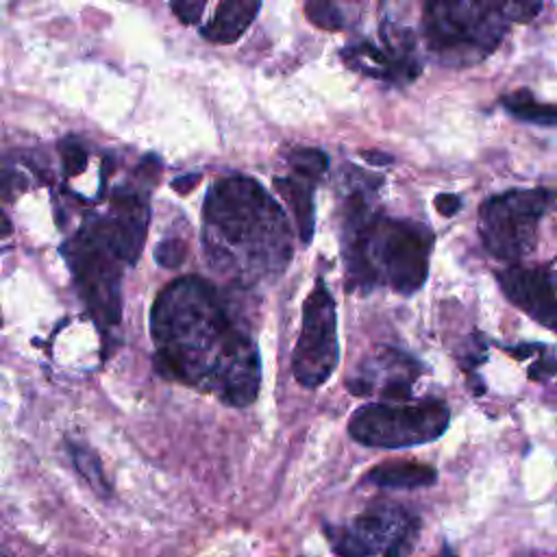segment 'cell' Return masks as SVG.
I'll use <instances>...</instances> for the list:
<instances>
[{
	"label": "cell",
	"mask_w": 557,
	"mask_h": 557,
	"mask_svg": "<svg viewBox=\"0 0 557 557\" xmlns=\"http://www.w3.org/2000/svg\"><path fill=\"white\" fill-rule=\"evenodd\" d=\"M198 181H200V174H185L172 181V189H176L178 194H187L194 185H198Z\"/></svg>",
	"instance_id": "26"
},
{
	"label": "cell",
	"mask_w": 557,
	"mask_h": 557,
	"mask_svg": "<svg viewBox=\"0 0 557 557\" xmlns=\"http://www.w3.org/2000/svg\"><path fill=\"white\" fill-rule=\"evenodd\" d=\"M61 255L98 324H117L122 313V265L126 263L109 233L104 218L85 222L81 231L61 246Z\"/></svg>",
	"instance_id": "5"
},
{
	"label": "cell",
	"mask_w": 557,
	"mask_h": 557,
	"mask_svg": "<svg viewBox=\"0 0 557 557\" xmlns=\"http://www.w3.org/2000/svg\"><path fill=\"white\" fill-rule=\"evenodd\" d=\"M67 453H70L76 470L81 472V476L91 485V490L107 498L111 494V487L107 483V476H104L98 455L89 446H83L78 442H67Z\"/></svg>",
	"instance_id": "16"
},
{
	"label": "cell",
	"mask_w": 557,
	"mask_h": 557,
	"mask_svg": "<svg viewBox=\"0 0 557 557\" xmlns=\"http://www.w3.org/2000/svg\"><path fill=\"white\" fill-rule=\"evenodd\" d=\"M185 252H187L185 244H183L181 239L172 237V239H163V242L157 246L154 259H157L161 265H165V268H178V265L183 263V259H185Z\"/></svg>",
	"instance_id": "21"
},
{
	"label": "cell",
	"mask_w": 557,
	"mask_h": 557,
	"mask_svg": "<svg viewBox=\"0 0 557 557\" xmlns=\"http://www.w3.org/2000/svg\"><path fill=\"white\" fill-rule=\"evenodd\" d=\"M324 529L339 557H405L418 537L420 520L403 505L376 500L348 524Z\"/></svg>",
	"instance_id": "8"
},
{
	"label": "cell",
	"mask_w": 557,
	"mask_h": 557,
	"mask_svg": "<svg viewBox=\"0 0 557 557\" xmlns=\"http://www.w3.org/2000/svg\"><path fill=\"white\" fill-rule=\"evenodd\" d=\"M261 9V0H220L209 24L200 35L213 44H233L252 24Z\"/></svg>",
	"instance_id": "12"
},
{
	"label": "cell",
	"mask_w": 557,
	"mask_h": 557,
	"mask_svg": "<svg viewBox=\"0 0 557 557\" xmlns=\"http://www.w3.org/2000/svg\"><path fill=\"white\" fill-rule=\"evenodd\" d=\"M503 294L529 313L535 322L553 329L557 322L555 302V274L550 265L546 268H520L511 265L498 274Z\"/></svg>",
	"instance_id": "11"
},
{
	"label": "cell",
	"mask_w": 557,
	"mask_h": 557,
	"mask_svg": "<svg viewBox=\"0 0 557 557\" xmlns=\"http://www.w3.org/2000/svg\"><path fill=\"white\" fill-rule=\"evenodd\" d=\"M553 374H555V361H553V357L540 359V361L529 370V376H531V379H542V381L550 379Z\"/></svg>",
	"instance_id": "25"
},
{
	"label": "cell",
	"mask_w": 557,
	"mask_h": 557,
	"mask_svg": "<svg viewBox=\"0 0 557 557\" xmlns=\"http://www.w3.org/2000/svg\"><path fill=\"white\" fill-rule=\"evenodd\" d=\"M363 479L379 487L416 490V487L433 485L437 479V472L433 466L420 463V461H387L368 470Z\"/></svg>",
	"instance_id": "13"
},
{
	"label": "cell",
	"mask_w": 557,
	"mask_h": 557,
	"mask_svg": "<svg viewBox=\"0 0 557 557\" xmlns=\"http://www.w3.org/2000/svg\"><path fill=\"white\" fill-rule=\"evenodd\" d=\"M207 0H172V11L183 24H196L205 13Z\"/></svg>",
	"instance_id": "23"
},
{
	"label": "cell",
	"mask_w": 557,
	"mask_h": 557,
	"mask_svg": "<svg viewBox=\"0 0 557 557\" xmlns=\"http://www.w3.org/2000/svg\"><path fill=\"white\" fill-rule=\"evenodd\" d=\"M0 557H2V555H0Z\"/></svg>",
	"instance_id": "30"
},
{
	"label": "cell",
	"mask_w": 557,
	"mask_h": 557,
	"mask_svg": "<svg viewBox=\"0 0 557 557\" xmlns=\"http://www.w3.org/2000/svg\"><path fill=\"white\" fill-rule=\"evenodd\" d=\"M339 359L335 302L322 278L302 305V324L294 348V376L302 387H320L335 372Z\"/></svg>",
	"instance_id": "9"
},
{
	"label": "cell",
	"mask_w": 557,
	"mask_h": 557,
	"mask_svg": "<svg viewBox=\"0 0 557 557\" xmlns=\"http://www.w3.org/2000/svg\"><path fill=\"white\" fill-rule=\"evenodd\" d=\"M342 59L355 72L396 85L411 83L420 74L413 33L389 20L381 22V46L359 41L342 48Z\"/></svg>",
	"instance_id": "10"
},
{
	"label": "cell",
	"mask_w": 557,
	"mask_h": 557,
	"mask_svg": "<svg viewBox=\"0 0 557 557\" xmlns=\"http://www.w3.org/2000/svg\"><path fill=\"white\" fill-rule=\"evenodd\" d=\"M26 187L24 174L15 168H0V196L2 198H15Z\"/></svg>",
	"instance_id": "22"
},
{
	"label": "cell",
	"mask_w": 557,
	"mask_h": 557,
	"mask_svg": "<svg viewBox=\"0 0 557 557\" xmlns=\"http://www.w3.org/2000/svg\"><path fill=\"white\" fill-rule=\"evenodd\" d=\"M433 205H435V209H437L444 218H450V215H455V213L461 209V200H459V196H455V194H437L435 200H433Z\"/></svg>",
	"instance_id": "24"
},
{
	"label": "cell",
	"mask_w": 557,
	"mask_h": 557,
	"mask_svg": "<svg viewBox=\"0 0 557 557\" xmlns=\"http://www.w3.org/2000/svg\"><path fill=\"white\" fill-rule=\"evenodd\" d=\"M494 2L500 15L513 22H529L542 9V0H494Z\"/></svg>",
	"instance_id": "19"
},
{
	"label": "cell",
	"mask_w": 557,
	"mask_h": 557,
	"mask_svg": "<svg viewBox=\"0 0 557 557\" xmlns=\"http://www.w3.org/2000/svg\"><path fill=\"white\" fill-rule=\"evenodd\" d=\"M450 420L446 403L392 400L359 407L348 422V433L363 446L407 448L437 440Z\"/></svg>",
	"instance_id": "6"
},
{
	"label": "cell",
	"mask_w": 557,
	"mask_h": 557,
	"mask_svg": "<svg viewBox=\"0 0 557 557\" xmlns=\"http://www.w3.org/2000/svg\"><path fill=\"white\" fill-rule=\"evenodd\" d=\"M313 181L302 178V176H281L274 178V189L283 196V200L289 205V209L294 211L296 218V226H298V235L302 239V244H309L313 237Z\"/></svg>",
	"instance_id": "14"
},
{
	"label": "cell",
	"mask_w": 557,
	"mask_h": 557,
	"mask_svg": "<svg viewBox=\"0 0 557 557\" xmlns=\"http://www.w3.org/2000/svg\"><path fill=\"white\" fill-rule=\"evenodd\" d=\"M11 233V222H9V218L0 211V237H4V235H9Z\"/></svg>",
	"instance_id": "28"
},
{
	"label": "cell",
	"mask_w": 557,
	"mask_h": 557,
	"mask_svg": "<svg viewBox=\"0 0 557 557\" xmlns=\"http://www.w3.org/2000/svg\"><path fill=\"white\" fill-rule=\"evenodd\" d=\"M507 24L494 0H424V35L446 65H472L485 59Z\"/></svg>",
	"instance_id": "4"
},
{
	"label": "cell",
	"mask_w": 557,
	"mask_h": 557,
	"mask_svg": "<svg viewBox=\"0 0 557 557\" xmlns=\"http://www.w3.org/2000/svg\"><path fill=\"white\" fill-rule=\"evenodd\" d=\"M431 244L426 226L376 215L361 194L346 202L344 261L350 289L387 283L400 294H413L426 281Z\"/></svg>",
	"instance_id": "3"
},
{
	"label": "cell",
	"mask_w": 557,
	"mask_h": 557,
	"mask_svg": "<svg viewBox=\"0 0 557 557\" xmlns=\"http://www.w3.org/2000/svg\"><path fill=\"white\" fill-rule=\"evenodd\" d=\"M289 165L294 170V174L302 176V178H309V181H318L326 168H329V159L322 150L318 148H300L296 152L289 154Z\"/></svg>",
	"instance_id": "17"
},
{
	"label": "cell",
	"mask_w": 557,
	"mask_h": 557,
	"mask_svg": "<svg viewBox=\"0 0 557 557\" xmlns=\"http://www.w3.org/2000/svg\"><path fill=\"white\" fill-rule=\"evenodd\" d=\"M61 157H63V172L67 176H76L85 170L87 165V150L72 137L61 141Z\"/></svg>",
	"instance_id": "20"
},
{
	"label": "cell",
	"mask_w": 557,
	"mask_h": 557,
	"mask_svg": "<svg viewBox=\"0 0 557 557\" xmlns=\"http://www.w3.org/2000/svg\"><path fill=\"white\" fill-rule=\"evenodd\" d=\"M553 202L550 189H511L487 198L479 209L483 246L503 261L527 257L537 242V226Z\"/></svg>",
	"instance_id": "7"
},
{
	"label": "cell",
	"mask_w": 557,
	"mask_h": 557,
	"mask_svg": "<svg viewBox=\"0 0 557 557\" xmlns=\"http://www.w3.org/2000/svg\"><path fill=\"white\" fill-rule=\"evenodd\" d=\"M150 335L161 376L211 392L233 407L255 403L261 383L257 344L207 278L168 283L150 309Z\"/></svg>",
	"instance_id": "1"
},
{
	"label": "cell",
	"mask_w": 557,
	"mask_h": 557,
	"mask_svg": "<svg viewBox=\"0 0 557 557\" xmlns=\"http://www.w3.org/2000/svg\"><path fill=\"white\" fill-rule=\"evenodd\" d=\"M305 13L309 22L322 30L344 28V17L333 0H305Z\"/></svg>",
	"instance_id": "18"
},
{
	"label": "cell",
	"mask_w": 557,
	"mask_h": 557,
	"mask_svg": "<svg viewBox=\"0 0 557 557\" xmlns=\"http://www.w3.org/2000/svg\"><path fill=\"white\" fill-rule=\"evenodd\" d=\"M437 557H457V555H455V553H453L448 546H444V548L440 550V555H437Z\"/></svg>",
	"instance_id": "29"
},
{
	"label": "cell",
	"mask_w": 557,
	"mask_h": 557,
	"mask_svg": "<svg viewBox=\"0 0 557 557\" xmlns=\"http://www.w3.org/2000/svg\"><path fill=\"white\" fill-rule=\"evenodd\" d=\"M503 107L518 120L531 122V124H542V126H553L557 120V111L553 104L537 102L529 89H518L513 94H507L503 98Z\"/></svg>",
	"instance_id": "15"
},
{
	"label": "cell",
	"mask_w": 557,
	"mask_h": 557,
	"mask_svg": "<svg viewBox=\"0 0 557 557\" xmlns=\"http://www.w3.org/2000/svg\"><path fill=\"white\" fill-rule=\"evenodd\" d=\"M363 159H366L368 163H374V165H387V163H392V157H389V154H385V152H376V150H368V152H363Z\"/></svg>",
	"instance_id": "27"
},
{
	"label": "cell",
	"mask_w": 557,
	"mask_h": 557,
	"mask_svg": "<svg viewBox=\"0 0 557 557\" xmlns=\"http://www.w3.org/2000/svg\"><path fill=\"white\" fill-rule=\"evenodd\" d=\"M207 261L242 283L283 274L292 259V231L274 198L248 176L218 181L202 205Z\"/></svg>",
	"instance_id": "2"
}]
</instances>
